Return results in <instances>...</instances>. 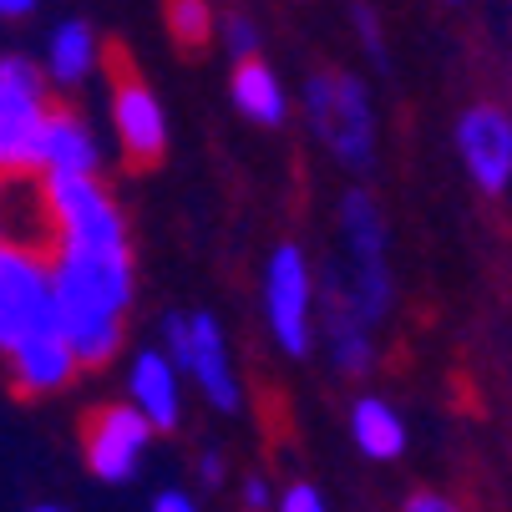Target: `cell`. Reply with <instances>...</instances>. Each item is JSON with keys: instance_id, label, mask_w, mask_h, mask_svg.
Masks as SVG:
<instances>
[{"instance_id": "obj_8", "label": "cell", "mask_w": 512, "mask_h": 512, "mask_svg": "<svg viewBox=\"0 0 512 512\" xmlns=\"http://www.w3.org/2000/svg\"><path fill=\"white\" fill-rule=\"evenodd\" d=\"M264 320L284 355H310L315 345V274L295 244H279L264 269Z\"/></svg>"}, {"instance_id": "obj_21", "label": "cell", "mask_w": 512, "mask_h": 512, "mask_svg": "<svg viewBox=\"0 0 512 512\" xmlns=\"http://www.w3.org/2000/svg\"><path fill=\"white\" fill-rule=\"evenodd\" d=\"M163 355H168V365L178 376H188V315H168L163 320Z\"/></svg>"}, {"instance_id": "obj_1", "label": "cell", "mask_w": 512, "mask_h": 512, "mask_svg": "<svg viewBox=\"0 0 512 512\" xmlns=\"http://www.w3.org/2000/svg\"><path fill=\"white\" fill-rule=\"evenodd\" d=\"M56 325L77 355V371H102L122 350V315L132 310V259H51Z\"/></svg>"}, {"instance_id": "obj_7", "label": "cell", "mask_w": 512, "mask_h": 512, "mask_svg": "<svg viewBox=\"0 0 512 512\" xmlns=\"http://www.w3.org/2000/svg\"><path fill=\"white\" fill-rule=\"evenodd\" d=\"M56 325L51 264L41 249L0 244V355H16L26 340Z\"/></svg>"}, {"instance_id": "obj_30", "label": "cell", "mask_w": 512, "mask_h": 512, "mask_svg": "<svg viewBox=\"0 0 512 512\" xmlns=\"http://www.w3.org/2000/svg\"><path fill=\"white\" fill-rule=\"evenodd\" d=\"M0 244H6V239H0Z\"/></svg>"}, {"instance_id": "obj_15", "label": "cell", "mask_w": 512, "mask_h": 512, "mask_svg": "<svg viewBox=\"0 0 512 512\" xmlns=\"http://www.w3.org/2000/svg\"><path fill=\"white\" fill-rule=\"evenodd\" d=\"M315 310H320V330H325V345H330V360L340 376H365L376 365V345H371V325H360L355 310L330 295V289H320L315 295Z\"/></svg>"}, {"instance_id": "obj_10", "label": "cell", "mask_w": 512, "mask_h": 512, "mask_svg": "<svg viewBox=\"0 0 512 512\" xmlns=\"http://www.w3.org/2000/svg\"><path fill=\"white\" fill-rule=\"evenodd\" d=\"M153 442V426L142 421L132 406H102L87 411L82 421V447H87V467L102 482H127Z\"/></svg>"}, {"instance_id": "obj_13", "label": "cell", "mask_w": 512, "mask_h": 512, "mask_svg": "<svg viewBox=\"0 0 512 512\" xmlns=\"http://www.w3.org/2000/svg\"><path fill=\"white\" fill-rule=\"evenodd\" d=\"M6 360H11V386H16L21 396H51V391H61L71 376H77V355H71L61 325L41 330L36 340H26V345H21L16 355H6Z\"/></svg>"}, {"instance_id": "obj_22", "label": "cell", "mask_w": 512, "mask_h": 512, "mask_svg": "<svg viewBox=\"0 0 512 512\" xmlns=\"http://www.w3.org/2000/svg\"><path fill=\"white\" fill-rule=\"evenodd\" d=\"M355 31H360L365 51L376 56V66H386V36H381V26H376V11L365 6V0H360V6H355Z\"/></svg>"}, {"instance_id": "obj_25", "label": "cell", "mask_w": 512, "mask_h": 512, "mask_svg": "<svg viewBox=\"0 0 512 512\" xmlns=\"http://www.w3.org/2000/svg\"><path fill=\"white\" fill-rule=\"evenodd\" d=\"M244 507H249V512H264V507H269V482H264V477H249V482H244Z\"/></svg>"}, {"instance_id": "obj_29", "label": "cell", "mask_w": 512, "mask_h": 512, "mask_svg": "<svg viewBox=\"0 0 512 512\" xmlns=\"http://www.w3.org/2000/svg\"><path fill=\"white\" fill-rule=\"evenodd\" d=\"M31 512H61V507H31Z\"/></svg>"}, {"instance_id": "obj_12", "label": "cell", "mask_w": 512, "mask_h": 512, "mask_svg": "<svg viewBox=\"0 0 512 512\" xmlns=\"http://www.w3.org/2000/svg\"><path fill=\"white\" fill-rule=\"evenodd\" d=\"M97 163H102V148L87 117H77L71 107H51L46 137H41V178H97Z\"/></svg>"}, {"instance_id": "obj_23", "label": "cell", "mask_w": 512, "mask_h": 512, "mask_svg": "<svg viewBox=\"0 0 512 512\" xmlns=\"http://www.w3.org/2000/svg\"><path fill=\"white\" fill-rule=\"evenodd\" d=\"M279 512H325V502H320V492L310 482H295L279 497Z\"/></svg>"}, {"instance_id": "obj_3", "label": "cell", "mask_w": 512, "mask_h": 512, "mask_svg": "<svg viewBox=\"0 0 512 512\" xmlns=\"http://www.w3.org/2000/svg\"><path fill=\"white\" fill-rule=\"evenodd\" d=\"M41 208L56 254L127 259V218L97 178H41Z\"/></svg>"}, {"instance_id": "obj_9", "label": "cell", "mask_w": 512, "mask_h": 512, "mask_svg": "<svg viewBox=\"0 0 512 512\" xmlns=\"http://www.w3.org/2000/svg\"><path fill=\"white\" fill-rule=\"evenodd\" d=\"M457 153L482 193H507L512 183V117L497 102H477L457 117Z\"/></svg>"}, {"instance_id": "obj_26", "label": "cell", "mask_w": 512, "mask_h": 512, "mask_svg": "<svg viewBox=\"0 0 512 512\" xmlns=\"http://www.w3.org/2000/svg\"><path fill=\"white\" fill-rule=\"evenodd\" d=\"M153 512H193V497H183V492H173V487H168V492H158V497H153Z\"/></svg>"}, {"instance_id": "obj_28", "label": "cell", "mask_w": 512, "mask_h": 512, "mask_svg": "<svg viewBox=\"0 0 512 512\" xmlns=\"http://www.w3.org/2000/svg\"><path fill=\"white\" fill-rule=\"evenodd\" d=\"M31 11H36V0H0V16H6V21H21Z\"/></svg>"}, {"instance_id": "obj_24", "label": "cell", "mask_w": 512, "mask_h": 512, "mask_svg": "<svg viewBox=\"0 0 512 512\" xmlns=\"http://www.w3.org/2000/svg\"><path fill=\"white\" fill-rule=\"evenodd\" d=\"M401 512H462V507L452 497H442V492H416V497H406Z\"/></svg>"}, {"instance_id": "obj_27", "label": "cell", "mask_w": 512, "mask_h": 512, "mask_svg": "<svg viewBox=\"0 0 512 512\" xmlns=\"http://www.w3.org/2000/svg\"><path fill=\"white\" fill-rule=\"evenodd\" d=\"M198 477H203V482H224V457L203 452V457H198Z\"/></svg>"}, {"instance_id": "obj_16", "label": "cell", "mask_w": 512, "mask_h": 512, "mask_svg": "<svg viewBox=\"0 0 512 512\" xmlns=\"http://www.w3.org/2000/svg\"><path fill=\"white\" fill-rule=\"evenodd\" d=\"M229 92H234V107H239L249 122H259V127H279V122L289 117V102H284V87H279V77H274V66L259 61V56L234 66Z\"/></svg>"}, {"instance_id": "obj_6", "label": "cell", "mask_w": 512, "mask_h": 512, "mask_svg": "<svg viewBox=\"0 0 512 512\" xmlns=\"http://www.w3.org/2000/svg\"><path fill=\"white\" fill-rule=\"evenodd\" d=\"M107 82H112V132H117L122 158L137 173L158 168L168 158V117L122 46H107Z\"/></svg>"}, {"instance_id": "obj_14", "label": "cell", "mask_w": 512, "mask_h": 512, "mask_svg": "<svg viewBox=\"0 0 512 512\" xmlns=\"http://www.w3.org/2000/svg\"><path fill=\"white\" fill-rule=\"evenodd\" d=\"M132 411L148 421L153 431H173L183 416V401H178V371L168 365L163 350H137L132 360Z\"/></svg>"}, {"instance_id": "obj_19", "label": "cell", "mask_w": 512, "mask_h": 512, "mask_svg": "<svg viewBox=\"0 0 512 512\" xmlns=\"http://www.w3.org/2000/svg\"><path fill=\"white\" fill-rule=\"evenodd\" d=\"M168 31L183 51H203L213 36V11L208 0H168Z\"/></svg>"}, {"instance_id": "obj_4", "label": "cell", "mask_w": 512, "mask_h": 512, "mask_svg": "<svg viewBox=\"0 0 512 512\" xmlns=\"http://www.w3.org/2000/svg\"><path fill=\"white\" fill-rule=\"evenodd\" d=\"M305 112L315 137L330 148L335 163L365 173L376 163V112H371V92L350 71H315L305 82Z\"/></svg>"}, {"instance_id": "obj_20", "label": "cell", "mask_w": 512, "mask_h": 512, "mask_svg": "<svg viewBox=\"0 0 512 512\" xmlns=\"http://www.w3.org/2000/svg\"><path fill=\"white\" fill-rule=\"evenodd\" d=\"M224 46H229L239 61H254V51H259V26H254L244 11H234V16L224 21Z\"/></svg>"}, {"instance_id": "obj_11", "label": "cell", "mask_w": 512, "mask_h": 512, "mask_svg": "<svg viewBox=\"0 0 512 512\" xmlns=\"http://www.w3.org/2000/svg\"><path fill=\"white\" fill-rule=\"evenodd\" d=\"M188 376L198 381V391L208 396V406L218 411H239V376H234V360H229V340L224 325L213 315H188Z\"/></svg>"}, {"instance_id": "obj_17", "label": "cell", "mask_w": 512, "mask_h": 512, "mask_svg": "<svg viewBox=\"0 0 512 512\" xmlns=\"http://www.w3.org/2000/svg\"><path fill=\"white\" fill-rule=\"evenodd\" d=\"M350 436L371 462H396L406 452V426H401L396 406H386L381 396H360L350 406Z\"/></svg>"}, {"instance_id": "obj_5", "label": "cell", "mask_w": 512, "mask_h": 512, "mask_svg": "<svg viewBox=\"0 0 512 512\" xmlns=\"http://www.w3.org/2000/svg\"><path fill=\"white\" fill-rule=\"evenodd\" d=\"M46 77L26 56H0V178H36L41 173V137H46Z\"/></svg>"}, {"instance_id": "obj_18", "label": "cell", "mask_w": 512, "mask_h": 512, "mask_svg": "<svg viewBox=\"0 0 512 512\" xmlns=\"http://www.w3.org/2000/svg\"><path fill=\"white\" fill-rule=\"evenodd\" d=\"M102 46H97V31L87 21H61L51 31V51H46V77L56 87H77L92 77V66H97Z\"/></svg>"}, {"instance_id": "obj_2", "label": "cell", "mask_w": 512, "mask_h": 512, "mask_svg": "<svg viewBox=\"0 0 512 512\" xmlns=\"http://www.w3.org/2000/svg\"><path fill=\"white\" fill-rule=\"evenodd\" d=\"M340 244H345V264H330L320 289L340 295L360 325H381L396 305L391 234H386V218H381L376 198L365 188H350L340 198Z\"/></svg>"}]
</instances>
